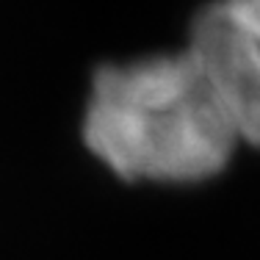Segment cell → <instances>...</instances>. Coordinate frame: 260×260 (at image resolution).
<instances>
[{
  "mask_svg": "<svg viewBox=\"0 0 260 260\" xmlns=\"http://www.w3.org/2000/svg\"><path fill=\"white\" fill-rule=\"evenodd\" d=\"M83 139L114 175L164 185L216 177L241 141L188 50L103 67L86 105Z\"/></svg>",
  "mask_w": 260,
  "mask_h": 260,
  "instance_id": "cell-1",
  "label": "cell"
},
{
  "mask_svg": "<svg viewBox=\"0 0 260 260\" xmlns=\"http://www.w3.org/2000/svg\"><path fill=\"white\" fill-rule=\"evenodd\" d=\"M208 75L241 141L260 147V0H213L185 47Z\"/></svg>",
  "mask_w": 260,
  "mask_h": 260,
  "instance_id": "cell-2",
  "label": "cell"
}]
</instances>
